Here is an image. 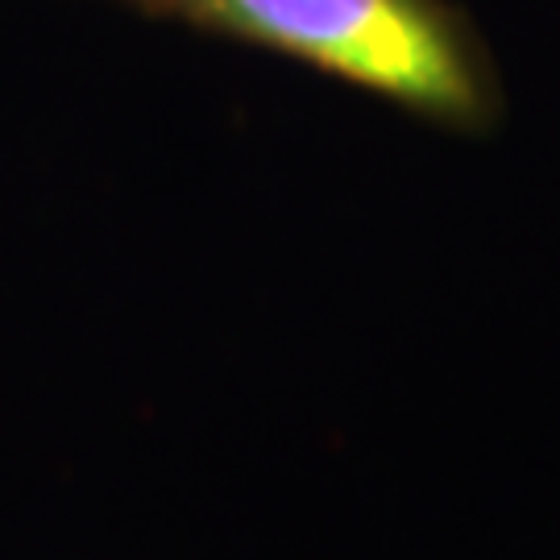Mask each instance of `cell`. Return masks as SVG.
Wrapping results in <instances>:
<instances>
[{
  "label": "cell",
  "mask_w": 560,
  "mask_h": 560,
  "mask_svg": "<svg viewBox=\"0 0 560 560\" xmlns=\"http://www.w3.org/2000/svg\"><path fill=\"white\" fill-rule=\"evenodd\" d=\"M154 21L241 42L457 138L502 125L506 88L457 0H120Z\"/></svg>",
  "instance_id": "6da1fadb"
}]
</instances>
